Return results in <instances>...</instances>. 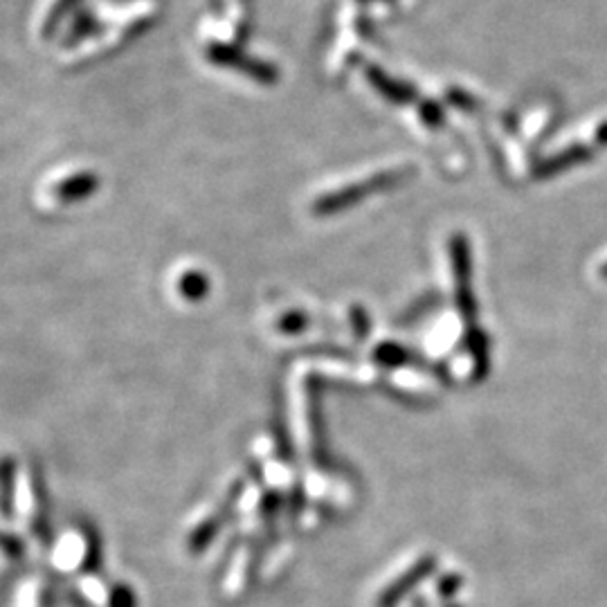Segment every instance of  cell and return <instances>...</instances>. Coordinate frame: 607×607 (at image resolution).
<instances>
[{
  "label": "cell",
  "instance_id": "cell-1",
  "mask_svg": "<svg viewBox=\"0 0 607 607\" xmlns=\"http://www.w3.org/2000/svg\"><path fill=\"white\" fill-rule=\"evenodd\" d=\"M432 567H434L432 558H425L421 563H416L410 572H407L403 578H398V581H394L383 594L378 596V607H396L401 603V599H405V596L414 590V585H419L423 578L432 572Z\"/></svg>",
  "mask_w": 607,
  "mask_h": 607
},
{
  "label": "cell",
  "instance_id": "cell-2",
  "mask_svg": "<svg viewBox=\"0 0 607 607\" xmlns=\"http://www.w3.org/2000/svg\"><path fill=\"white\" fill-rule=\"evenodd\" d=\"M99 187V178L95 174H72L66 180H61L59 185H54V196L61 203H79L86 201L88 196H93Z\"/></svg>",
  "mask_w": 607,
  "mask_h": 607
},
{
  "label": "cell",
  "instance_id": "cell-3",
  "mask_svg": "<svg viewBox=\"0 0 607 607\" xmlns=\"http://www.w3.org/2000/svg\"><path fill=\"white\" fill-rule=\"evenodd\" d=\"M178 293L189 302H201L210 293V279L201 270H187L178 279Z\"/></svg>",
  "mask_w": 607,
  "mask_h": 607
},
{
  "label": "cell",
  "instance_id": "cell-7",
  "mask_svg": "<svg viewBox=\"0 0 607 607\" xmlns=\"http://www.w3.org/2000/svg\"><path fill=\"white\" fill-rule=\"evenodd\" d=\"M457 587H459V578H455V576L443 578V583H441V594H452V592H457Z\"/></svg>",
  "mask_w": 607,
  "mask_h": 607
},
{
  "label": "cell",
  "instance_id": "cell-6",
  "mask_svg": "<svg viewBox=\"0 0 607 607\" xmlns=\"http://www.w3.org/2000/svg\"><path fill=\"white\" fill-rule=\"evenodd\" d=\"M70 3H77V0H61V3H57V5H54V12H52V16L48 18V23H45V25H48V30H52V25H54V23H57V18H61L63 14H66V12H68V9H66V7H68Z\"/></svg>",
  "mask_w": 607,
  "mask_h": 607
},
{
  "label": "cell",
  "instance_id": "cell-4",
  "mask_svg": "<svg viewBox=\"0 0 607 607\" xmlns=\"http://www.w3.org/2000/svg\"><path fill=\"white\" fill-rule=\"evenodd\" d=\"M12 493H14V464L12 461H0V509L5 515H12Z\"/></svg>",
  "mask_w": 607,
  "mask_h": 607
},
{
  "label": "cell",
  "instance_id": "cell-5",
  "mask_svg": "<svg viewBox=\"0 0 607 607\" xmlns=\"http://www.w3.org/2000/svg\"><path fill=\"white\" fill-rule=\"evenodd\" d=\"M304 322H306V320H304V317H302L300 313H288V315L284 317V320L279 322V326H282L284 331H297Z\"/></svg>",
  "mask_w": 607,
  "mask_h": 607
}]
</instances>
